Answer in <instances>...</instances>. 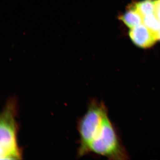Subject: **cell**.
<instances>
[{"label":"cell","instance_id":"6da1fadb","mask_svg":"<svg viewBox=\"0 0 160 160\" xmlns=\"http://www.w3.org/2000/svg\"><path fill=\"white\" fill-rule=\"evenodd\" d=\"M92 152L111 160H126L129 156L114 129L108 114L103 119L88 147Z\"/></svg>","mask_w":160,"mask_h":160},{"label":"cell","instance_id":"7a4b0ae2","mask_svg":"<svg viewBox=\"0 0 160 160\" xmlns=\"http://www.w3.org/2000/svg\"><path fill=\"white\" fill-rule=\"evenodd\" d=\"M16 106L10 101L0 114V159H20L21 150L18 145V126Z\"/></svg>","mask_w":160,"mask_h":160},{"label":"cell","instance_id":"3957f363","mask_svg":"<svg viewBox=\"0 0 160 160\" xmlns=\"http://www.w3.org/2000/svg\"><path fill=\"white\" fill-rule=\"evenodd\" d=\"M107 114V108L102 102L93 100L89 103L86 113L78 124L80 137V146L78 151L79 157L88 153L89 144Z\"/></svg>","mask_w":160,"mask_h":160},{"label":"cell","instance_id":"277c9868","mask_svg":"<svg viewBox=\"0 0 160 160\" xmlns=\"http://www.w3.org/2000/svg\"><path fill=\"white\" fill-rule=\"evenodd\" d=\"M129 35L135 45L142 48L151 47L158 40L157 35L143 23L132 28L129 31Z\"/></svg>","mask_w":160,"mask_h":160},{"label":"cell","instance_id":"5b68a950","mask_svg":"<svg viewBox=\"0 0 160 160\" xmlns=\"http://www.w3.org/2000/svg\"><path fill=\"white\" fill-rule=\"evenodd\" d=\"M143 17L137 10L134 5L120 18V19L130 29L138 26L143 22Z\"/></svg>","mask_w":160,"mask_h":160},{"label":"cell","instance_id":"8992f818","mask_svg":"<svg viewBox=\"0 0 160 160\" xmlns=\"http://www.w3.org/2000/svg\"><path fill=\"white\" fill-rule=\"evenodd\" d=\"M143 24L158 37L160 30L159 20L155 12L143 17Z\"/></svg>","mask_w":160,"mask_h":160},{"label":"cell","instance_id":"52a82bcc","mask_svg":"<svg viewBox=\"0 0 160 160\" xmlns=\"http://www.w3.org/2000/svg\"><path fill=\"white\" fill-rule=\"evenodd\" d=\"M134 6L143 17L155 12V0H143Z\"/></svg>","mask_w":160,"mask_h":160},{"label":"cell","instance_id":"ba28073f","mask_svg":"<svg viewBox=\"0 0 160 160\" xmlns=\"http://www.w3.org/2000/svg\"><path fill=\"white\" fill-rule=\"evenodd\" d=\"M155 13L160 19V0H155Z\"/></svg>","mask_w":160,"mask_h":160},{"label":"cell","instance_id":"9c48e42d","mask_svg":"<svg viewBox=\"0 0 160 160\" xmlns=\"http://www.w3.org/2000/svg\"><path fill=\"white\" fill-rule=\"evenodd\" d=\"M158 40H160V30L158 33Z\"/></svg>","mask_w":160,"mask_h":160},{"label":"cell","instance_id":"30bf717a","mask_svg":"<svg viewBox=\"0 0 160 160\" xmlns=\"http://www.w3.org/2000/svg\"><path fill=\"white\" fill-rule=\"evenodd\" d=\"M159 21H160V19H159Z\"/></svg>","mask_w":160,"mask_h":160}]
</instances>
